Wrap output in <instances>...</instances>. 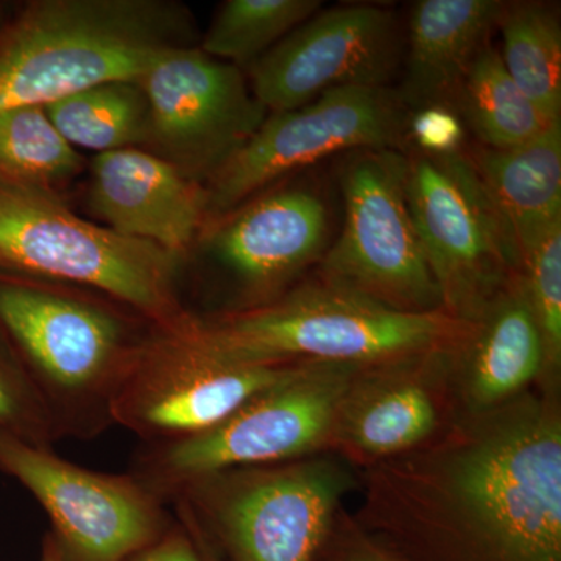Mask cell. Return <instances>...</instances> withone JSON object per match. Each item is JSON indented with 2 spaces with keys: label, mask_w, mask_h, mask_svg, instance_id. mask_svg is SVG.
<instances>
[{
  "label": "cell",
  "mask_w": 561,
  "mask_h": 561,
  "mask_svg": "<svg viewBox=\"0 0 561 561\" xmlns=\"http://www.w3.org/2000/svg\"><path fill=\"white\" fill-rule=\"evenodd\" d=\"M371 463L357 519L401 561H561V416L519 394Z\"/></svg>",
  "instance_id": "obj_1"
},
{
  "label": "cell",
  "mask_w": 561,
  "mask_h": 561,
  "mask_svg": "<svg viewBox=\"0 0 561 561\" xmlns=\"http://www.w3.org/2000/svg\"><path fill=\"white\" fill-rule=\"evenodd\" d=\"M190 18L157 0H49L0 39V110L47 106L111 81H138L187 44Z\"/></svg>",
  "instance_id": "obj_2"
},
{
  "label": "cell",
  "mask_w": 561,
  "mask_h": 561,
  "mask_svg": "<svg viewBox=\"0 0 561 561\" xmlns=\"http://www.w3.org/2000/svg\"><path fill=\"white\" fill-rule=\"evenodd\" d=\"M472 328L445 309L397 311L320 278L256 308L195 321L203 341L232 359L357 367L457 348Z\"/></svg>",
  "instance_id": "obj_3"
},
{
  "label": "cell",
  "mask_w": 561,
  "mask_h": 561,
  "mask_svg": "<svg viewBox=\"0 0 561 561\" xmlns=\"http://www.w3.org/2000/svg\"><path fill=\"white\" fill-rule=\"evenodd\" d=\"M0 330L49 409L61 438L98 437L150 337L119 311L50 284L0 276Z\"/></svg>",
  "instance_id": "obj_4"
},
{
  "label": "cell",
  "mask_w": 561,
  "mask_h": 561,
  "mask_svg": "<svg viewBox=\"0 0 561 561\" xmlns=\"http://www.w3.org/2000/svg\"><path fill=\"white\" fill-rule=\"evenodd\" d=\"M179 256L80 219L49 187L0 181V271L99 291L179 334L192 321L175 291Z\"/></svg>",
  "instance_id": "obj_5"
},
{
  "label": "cell",
  "mask_w": 561,
  "mask_h": 561,
  "mask_svg": "<svg viewBox=\"0 0 561 561\" xmlns=\"http://www.w3.org/2000/svg\"><path fill=\"white\" fill-rule=\"evenodd\" d=\"M364 367L301 364L217 426L186 440L146 446L131 474L171 502L190 483L238 468L286 463L331 445L351 383Z\"/></svg>",
  "instance_id": "obj_6"
},
{
  "label": "cell",
  "mask_w": 561,
  "mask_h": 561,
  "mask_svg": "<svg viewBox=\"0 0 561 561\" xmlns=\"http://www.w3.org/2000/svg\"><path fill=\"white\" fill-rule=\"evenodd\" d=\"M348 482L330 461H286L206 476L171 502L230 561H316Z\"/></svg>",
  "instance_id": "obj_7"
},
{
  "label": "cell",
  "mask_w": 561,
  "mask_h": 561,
  "mask_svg": "<svg viewBox=\"0 0 561 561\" xmlns=\"http://www.w3.org/2000/svg\"><path fill=\"white\" fill-rule=\"evenodd\" d=\"M405 198L442 309L474 323L522 275V254L465 150L405 151Z\"/></svg>",
  "instance_id": "obj_8"
},
{
  "label": "cell",
  "mask_w": 561,
  "mask_h": 561,
  "mask_svg": "<svg viewBox=\"0 0 561 561\" xmlns=\"http://www.w3.org/2000/svg\"><path fill=\"white\" fill-rule=\"evenodd\" d=\"M405 151H351L341 179L345 221L319 278L397 311H437L440 291L405 198Z\"/></svg>",
  "instance_id": "obj_9"
},
{
  "label": "cell",
  "mask_w": 561,
  "mask_h": 561,
  "mask_svg": "<svg viewBox=\"0 0 561 561\" xmlns=\"http://www.w3.org/2000/svg\"><path fill=\"white\" fill-rule=\"evenodd\" d=\"M409 116L390 87L335 88L300 108L268 113L245 146L210 176L206 219L227 216L287 173L331 154L411 149Z\"/></svg>",
  "instance_id": "obj_10"
},
{
  "label": "cell",
  "mask_w": 561,
  "mask_h": 561,
  "mask_svg": "<svg viewBox=\"0 0 561 561\" xmlns=\"http://www.w3.org/2000/svg\"><path fill=\"white\" fill-rule=\"evenodd\" d=\"M195 321L179 334L158 330L114 401L113 424L146 446L203 434L301 365L232 359L203 341Z\"/></svg>",
  "instance_id": "obj_11"
},
{
  "label": "cell",
  "mask_w": 561,
  "mask_h": 561,
  "mask_svg": "<svg viewBox=\"0 0 561 561\" xmlns=\"http://www.w3.org/2000/svg\"><path fill=\"white\" fill-rule=\"evenodd\" d=\"M0 471L46 511L66 561H130L172 527L165 502L131 472L88 470L9 435H0Z\"/></svg>",
  "instance_id": "obj_12"
},
{
  "label": "cell",
  "mask_w": 561,
  "mask_h": 561,
  "mask_svg": "<svg viewBox=\"0 0 561 561\" xmlns=\"http://www.w3.org/2000/svg\"><path fill=\"white\" fill-rule=\"evenodd\" d=\"M138 83L149 102L158 157L195 181L220 171L268 114L241 68L201 47L169 50Z\"/></svg>",
  "instance_id": "obj_13"
},
{
  "label": "cell",
  "mask_w": 561,
  "mask_h": 561,
  "mask_svg": "<svg viewBox=\"0 0 561 561\" xmlns=\"http://www.w3.org/2000/svg\"><path fill=\"white\" fill-rule=\"evenodd\" d=\"M401 57L393 11L378 5L320 10L250 66V88L268 113L308 105L346 87H389Z\"/></svg>",
  "instance_id": "obj_14"
},
{
  "label": "cell",
  "mask_w": 561,
  "mask_h": 561,
  "mask_svg": "<svg viewBox=\"0 0 561 561\" xmlns=\"http://www.w3.org/2000/svg\"><path fill=\"white\" fill-rule=\"evenodd\" d=\"M328 210L308 190L250 198L210 228L208 249L241 283L245 308L286 294L291 280L327 251Z\"/></svg>",
  "instance_id": "obj_15"
},
{
  "label": "cell",
  "mask_w": 561,
  "mask_h": 561,
  "mask_svg": "<svg viewBox=\"0 0 561 561\" xmlns=\"http://www.w3.org/2000/svg\"><path fill=\"white\" fill-rule=\"evenodd\" d=\"M454 350L362 368L342 402L331 445L370 463L426 445L440 426L430 381L449 367Z\"/></svg>",
  "instance_id": "obj_16"
},
{
  "label": "cell",
  "mask_w": 561,
  "mask_h": 561,
  "mask_svg": "<svg viewBox=\"0 0 561 561\" xmlns=\"http://www.w3.org/2000/svg\"><path fill=\"white\" fill-rule=\"evenodd\" d=\"M91 208L110 230L179 256L206 219V190L172 162L140 149L92 161Z\"/></svg>",
  "instance_id": "obj_17"
},
{
  "label": "cell",
  "mask_w": 561,
  "mask_h": 561,
  "mask_svg": "<svg viewBox=\"0 0 561 561\" xmlns=\"http://www.w3.org/2000/svg\"><path fill=\"white\" fill-rule=\"evenodd\" d=\"M504 5V0H420L412 7L404 80L397 90L409 113L426 106L453 108Z\"/></svg>",
  "instance_id": "obj_18"
},
{
  "label": "cell",
  "mask_w": 561,
  "mask_h": 561,
  "mask_svg": "<svg viewBox=\"0 0 561 561\" xmlns=\"http://www.w3.org/2000/svg\"><path fill=\"white\" fill-rule=\"evenodd\" d=\"M471 413L515 400L545 371V350L522 278L513 280L474 321L453 353Z\"/></svg>",
  "instance_id": "obj_19"
},
{
  "label": "cell",
  "mask_w": 561,
  "mask_h": 561,
  "mask_svg": "<svg viewBox=\"0 0 561 561\" xmlns=\"http://www.w3.org/2000/svg\"><path fill=\"white\" fill-rule=\"evenodd\" d=\"M468 154L523 262L542 236L561 221V121L522 146L504 150L476 146Z\"/></svg>",
  "instance_id": "obj_20"
},
{
  "label": "cell",
  "mask_w": 561,
  "mask_h": 561,
  "mask_svg": "<svg viewBox=\"0 0 561 561\" xmlns=\"http://www.w3.org/2000/svg\"><path fill=\"white\" fill-rule=\"evenodd\" d=\"M453 108L470 125L479 146L504 150L537 138L556 122L542 116L508 76L500 50L486 44L461 81ZM560 122V121H557Z\"/></svg>",
  "instance_id": "obj_21"
},
{
  "label": "cell",
  "mask_w": 561,
  "mask_h": 561,
  "mask_svg": "<svg viewBox=\"0 0 561 561\" xmlns=\"http://www.w3.org/2000/svg\"><path fill=\"white\" fill-rule=\"evenodd\" d=\"M500 57L508 76L549 122L561 121V25L546 2H505Z\"/></svg>",
  "instance_id": "obj_22"
},
{
  "label": "cell",
  "mask_w": 561,
  "mask_h": 561,
  "mask_svg": "<svg viewBox=\"0 0 561 561\" xmlns=\"http://www.w3.org/2000/svg\"><path fill=\"white\" fill-rule=\"evenodd\" d=\"M70 146L106 151L150 144V106L138 81H111L44 106Z\"/></svg>",
  "instance_id": "obj_23"
},
{
  "label": "cell",
  "mask_w": 561,
  "mask_h": 561,
  "mask_svg": "<svg viewBox=\"0 0 561 561\" xmlns=\"http://www.w3.org/2000/svg\"><path fill=\"white\" fill-rule=\"evenodd\" d=\"M321 0H228L203 38L201 49L231 65L251 66L309 18Z\"/></svg>",
  "instance_id": "obj_24"
},
{
  "label": "cell",
  "mask_w": 561,
  "mask_h": 561,
  "mask_svg": "<svg viewBox=\"0 0 561 561\" xmlns=\"http://www.w3.org/2000/svg\"><path fill=\"white\" fill-rule=\"evenodd\" d=\"M81 168L79 151L62 138L44 106L0 110V172L5 180L49 187Z\"/></svg>",
  "instance_id": "obj_25"
},
{
  "label": "cell",
  "mask_w": 561,
  "mask_h": 561,
  "mask_svg": "<svg viewBox=\"0 0 561 561\" xmlns=\"http://www.w3.org/2000/svg\"><path fill=\"white\" fill-rule=\"evenodd\" d=\"M522 283L545 350V371L556 376L561 360V221L526 254Z\"/></svg>",
  "instance_id": "obj_26"
},
{
  "label": "cell",
  "mask_w": 561,
  "mask_h": 561,
  "mask_svg": "<svg viewBox=\"0 0 561 561\" xmlns=\"http://www.w3.org/2000/svg\"><path fill=\"white\" fill-rule=\"evenodd\" d=\"M0 435L36 448L54 449L61 440L46 402L9 339L0 330Z\"/></svg>",
  "instance_id": "obj_27"
},
{
  "label": "cell",
  "mask_w": 561,
  "mask_h": 561,
  "mask_svg": "<svg viewBox=\"0 0 561 561\" xmlns=\"http://www.w3.org/2000/svg\"><path fill=\"white\" fill-rule=\"evenodd\" d=\"M463 124L449 106H426L409 116V139L424 153H453L460 150Z\"/></svg>",
  "instance_id": "obj_28"
},
{
  "label": "cell",
  "mask_w": 561,
  "mask_h": 561,
  "mask_svg": "<svg viewBox=\"0 0 561 561\" xmlns=\"http://www.w3.org/2000/svg\"><path fill=\"white\" fill-rule=\"evenodd\" d=\"M316 561H401L373 541L353 519L335 518L334 526Z\"/></svg>",
  "instance_id": "obj_29"
},
{
  "label": "cell",
  "mask_w": 561,
  "mask_h": 561,
  "mask_svg": "<svg viewBox=\"0 0 561 561\" xmlns=\"http://www.w3.org/2000/svg\"><path fill=\"white\" fill-rule=\"evenodd\" d=\"M130 561H205L201 549L183 524H172L171 529Z\"/></svg>",
  "instance_id": "obj_30"
},
{
  "label": "cell",
  "mask_w": 561,
  "mask_h": 561,
  "mask_svg": "<svg viewBox=\"0 0 561 561\" xmlns=\"http://www.w3.org/2000/svg\"><path fill=\"white\" fill-rule=\"evenodd\" d=\"M41 561H66L60 548H58L57 541L51 537V534H47L46 537H44Z\"/></svg>",
  "instance_id": "obj_31"
},
{
  "label": "cell",
  "mask_w": 561,
  "mask_h": 561,
  "mask_svg": "<svg viewBox=\"0 0 561 561\" xmlns=\"http://www.w3.org/2000/svg\"><path fill=\"white\" fill-rule=\"evenodd\" d=\"M191 537L194 538L195 545H197V548L201 549L203 559H205V561H216V559H213V556H210L209 549L206 548L205 542H203L201 538L197 537V535L191 534Z\"/></svg>",
  "instance_id": "obj_32"
}]
</instances>
